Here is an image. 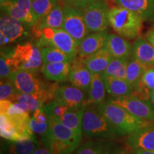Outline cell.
I'll return each instance as SVG.
<instances>
[{
    "instance_id": "1",
    "label": "cell",
    "mask_w": 154,
    "mask_h": 154,
    "mask_svg": "<svg viewBox=\"0 0 154 154\" xmlns=\"http://www.w3.org/2000/svg\"><path fill=\"white\" fill-rule=\"evenodd\" d=\"M82 139L54 116H49V128L41 136L42 144L51 154H72L80 146Z\"/></svg>"
},
{
    "instance_id": "2",
    "label": "cell",
    "mask_w": 154,
    "mask_h": 154,
    "mask_svg": "<svg viewBox=\"0 0 154 154\" xmlns=\"http://www.w3.org/2000/svg\"><path fill=\"white\" fill-rule=\"evenodd\" d=\"M96 106L111 123L119 136H130L154 124L153 121L138 118L109 100Z\"/></svg>"
},
{
    "instance_id": "3",
    "label": "cell",
    "mask_w": 154,
    "mask_h": 154,
    "mask_svg": "<svg viewBox=\"0 0 154 154\" xmlns=\"http://www.w3.org/2000/svg\"><path fill=\"white\" fill-rule=\"evenodd\" d=\"M143 19L137 14L121 7L109 9V26L118 35L134 39L140 35L143 29Z\"/></svg>"
},
{
    "instance_id": "4",
    "label": "cell",
    "mask_w": 154,
    "mask_h": 154,
    "mask_svg": "<svg viewBox=\"0 0 154 154\" xmlns=\"http://www.w3.org/2000/svg\"><path fill=\"white\" fill-rule=\"evenodd\" d=\"M34 29L36 37V45L41 49L44 47L57 48L76 59L79 52V44L63 29L45 27Z\"/></svg>"
},
{
    "instance_id": "5",
    "label": "cell",
    "mask_w": 154,
    "mask_h": 154,
    "mask_svg": "<svg viewBox=\"0 0 154 154\" xmlns=\"http://www.w3.org/2000/svg\"><path fill=\"white\" fill-rule=\"evenodd\" d=\"M82 133L86 137L111 138L118 136L116 131L96 105H88L83 117Z\"/></svg>"
},
{
    "instance_id": "6",
    "label": "cell",
    "mask_w": 154,
    "mask_h": 154,
    "mask_svg": "<svg viewBox=\"0 0 154 154\" xmlns=\"http://www.w3.org/2000/svg\"><path fill=\"white\" fill-rule=\"evenodd\" d=\"M12 59L17 70L37 72L43 65L41 49L32 42L17 45L13 49Z\"/></svg>"
},
{
    "instance_id": "7",
    "label": "cell",
    "mask_w": 154,
    "mask_h": 154,
    "mask_svg": "<svg viewBox=\"0 0 154 154\" xmlns=\"http://www.w3.org/2000/svg\"><path fill=\"white\" fill-rule=\"evenodd\" d=\"M61 29L72 36L79 45L91 32L84 21L83 9L74 8L69 5L63 7V22Z\"/></svg>"
},
{
    "instance_id": "8",
    "label": "cell",
    "mask_w": 154,
    "mask_h": 154,
    "mask_svg": "<svg viewBox=\"0 0 154 154\" xmlns=\"http://www.w3.org/2000/svg\"><path fill=\"white\" fill-rule=\"evenodd\" d=\"M1 10L5 15L20 21L29 27H34L39 19L32 9V0H4Z\"/></svg>"
},
{
    "instance_id": "9",
    "label": "cell",
    "mask_w": 154,
    "mask_h": 154,
    "mask_svg": "<svg viewBox=\"0 0 154 154\" xmlns=\"http://www.w3.org/2000/svg\"><path fill=\"white\" fill-rule=\"evenodd\" d=\"M84 18L91 32H106L109 26V9L102 0L96 2L82 9Z\"/></svg>"
},
{
    "instance_id": "10",
    "label": "cell",
    "mask_w": 154,
    "mask_h": 154,
    "mask_svg": "<svg viewBox=\"0 0 154 154\" xmlns=\"http://www.w3.org/2000/svg\"><path fill=\"white\" fill-rule=\"evenodd\" d=\"M28 26L20 21L4 15L0 19V45L7 44L24 39L29 35Z\"/></svg>"
},
{
    "instance_id": "11",
    "label": "cell",
    "mask_w": 154,
    "mask_h": 154,
    "mask_svg": "<svg viewBox=\"0 0 154 154\" xmlns=\"http://www.w3.org/2000/svg\"><path fill=\"white\" fill-rule=\"evenodd\" d=\"M37 72L26 70H18L9 78L19 94H34L43 91L51 84L44 82Z\"/></svg>"
},
{
    "instance_id": "12",
    "label": "cell",
    "mask_w": 154,
    "mask_h": 154,
    "mask_svg": "<svg viewBox=\"0 0 154 154\" xmlns=\"http://www.w3.org/2000/svg\"><path fill=\"white\" fill-rule=\"evenodd\" d=\"M109 101L123 107L138 118L154 122V106L151 101L140 99L134 96L112 98Z\"/></svg>"
},
{
    "instance_id": "13",
    "label": "cell",
    "mask_w": 154,
    "mask_h": 154,
    "mask_svg": "<svg viewBox=\"0 0 154 154\" xmlns=\"http://www.w3.org/2000/svg\"><path fill=\"white\" fill-rule=\"evenodd\" d=\"M54 99L66 106L69 109H78L87 105L84 91L73 85L59 86Z\"/></svg>"
},
{
    "instance_id": "14",
    "label": "cell",
    "mask_w": 154,
    "mask_h": 154,
    "mask_svg": "<svg viewBox=\"0 0 154 154\" xmlns=\"http://www.w3.org/2000/svg\"><path fill=\"white\" fill-rule=\"evenodd\" d=\"M125 143L131 151H154V124L128 136Z\"/></svg>"
},
{
    "instance_id": "15",
    "label": "cell",
    "mask_w": 154,
    "mask_h": 154,
    "mask_svg": "<svg viewBox=\"0 0 154 154\" xmlns=\"http://www.w3.org/2000/svg\"><path fill=\"white\" fill-rule=\"evenodd\" d=\"M92 73L90 72L80 57H76L72 63L69 82L72 85L83 91H88L91 82Z\"/></svg>"
},
{
    "instance_id": "16",
    "label": "cell",
    "mask_w": 154,
    "mask_h": 154,
    "mask_svg": "<svg viewBox=\"0 0 154 154\" xmlns=\"http://www.w3.org/2000/svg\"><path fill=\"white\" fill-rule=\"evenodd\" d=\"M109 34L106 32H93L88 34L79 47V57L84 59L104 47Z\"/></svg>"
},
{
    "instance_id": "17",
    "label": "cell",
    "mask_w": 154,
    "mask_h": 154,
    "mask_svg": "<svg viewBox=\"0 0 154 154\" xmlns=\"http://www.w3.org/2000/svg\"><path fill=\"white\" fill-rule=\"evenodd\" d=\"M119 7L137 14L144 21L154 19V0H114Z\"/></svg>"
},
{
    "instance_id": "18",
    "label": "cell",
    "mask_w": 154,
    "mask_h": 154,
    "mask_svg": "<svg viewBox=\"0 0 154 154\" xmlns=\"http://www.w3.org/2000/svg\"><path fill=\"white\" fill-rule=\"evenodd\" d=\"M104 47L113 58H130L133 45L126 38L114 34L108 35Z\"/></svg>"
},
{
    "instance_id": "19",
    "label": "cell",
    "mask_w": 154,
    "mask_h": 154,
    "mask_svg": "<svg viewBox=\"0 0 154 154\" xmlns=\"http://www.w3.org/2000/svg\"><path fill=\"white\" fill-rule=\"evenodd\" d=\"M71 68L72 63L70 62L49 63H43L41 71L47 80L60 82L69 80Z\"/></svg>"
},
{
    "instance_id": "20",
    "label": "cell",
    "mask_w": 154,
    "mask_h": 154,
    "mask_svg": "<svg viewBox=\"0 0 154 154\" xmlns=\"http://www.w3.org/2000/svg\"><path fill=\"white\" fill-rule=\"evenodd\" d=\"M131 56L149 68L154 67V47L146 38H138L134 42Z\"/></svg>"
},
{
    "instance_id": "21",
    "label": "cell",
    "mask_w": 154,
    "mask_h": 154,
    "mask_svg": "<svg viewBox=\"0 0 154 154\" xmlns=\"http://www.w3.org/2000/svg\"><path fill=\"white\" fill-rule=\"evenodd\" d=\"M106 92L112 98L126 97L132 95L134 88L125 79L103 76Z\"/></svg>"
},
{
    "instance_id": "22",
    "label": "cell",
    "mask_w": 154,
    "mask_h": 154,
    "mask_svg": "<svg viewBox=\"0 0 154 154\" xmlns=\"http://www.w3.org/2000/svg\"><path fill=\"white\" fill-rule=\"evenodd\" d=\"M112 59L109 51L103 47L97 52L82 59L92 74H103Z\"/></svg>"
},
{
    "instance_id": "23",
    "label": "cell",
    "mask_w": 154,
    "mask_h": 154,
    "mask_svg": "<svg viewBox=\"0 0 154 154\" xmlns=\"http://www.w3.org/2000/svg\"><path fill=\"white\" fill-rule=\"evenodd\" d=\"M118 149L113 143L105 140H89L76 150V154H116Z\"/></svg>"
},
{
    "instance_id": "24",
    "label": "cell",
    "mask_w": 154,
    "mask_h": 154,
    "mask_svg": "<svg viewBox=\"0 0 154 154\" xmlns=\"http://www.w3.org/2000/svg\"><path fill=\"white\" fill-rule=\"evenodd\" d=\"M88 91L87 105H96L105 101L106 89L101 74H92L91 84Z\"/></svg>"
},
{
    "instance_id": "25",
    "label": "cell",
    "mask_w": 154,
    "mask_h": 154,
    "mask_svg": "<svg viewBox=\"0 0 154 154\" xmlns=\"http://www.w3.org/2000/svg\"><path fill=\"white\" fill-rule=\"evenodd\" d=\"M148 69L149 68L147 66L131 56L127 64L125 79L132 86L134 90L140 84L142 76Z\"/></svg>"
},
{
    "instance_id": "26",
    "label": "cell",
    "mask_w": 154,
    "mask_h": 154,
    "mask_svg": "<svg viewBox=\"0 0 154 154\" xmlns=\"http://www.w3.org/2000/svg\"><path fill=\"white\" fill-rule=\"evenodd\" d=\"M88 105L78 109H69L60 119V121L75 134L82 137V124L84 111Z\"/></svg>"
},
{
    "instance_id": "27",
    "label": "cell",
    "mask_w": 154,
    "mask_h": 154,
    "mask_svg": "<svg viewBox=\"0 0 154 154\" xmlns=\"http://www.w3.org/2000/svg\"><path fill=\"white\" fill-rule=\"evenodd\" d=\"M63 7L61 5H57L43 18L38 20L37 24L34 26V29L49 27L53 29H61L63 22Z\"/></svg>"
},
{
    "instance_id": "28",
    "label": "cell",
    "mask_w": 154,
    "mask_h": 154,
    "mask_svg": "<svg viewBox=\"0 0 154 154\" xmlns=\"http://www.w3.org/2000/svg\"><path fill=\"white\" fill-rule=\"evenodd\" d=\"M49 126V116L44 107H41L32 112L30 119V128L34 134L43 136L47 131Z\"/></svg>"
},
{
    "instance_id": "29",
    "label": "cell",
    "mask_w": 154,
    "mask_h": 154,
    "mask_svg": "<svg viewBox=\"0 0 154 154\" xmlns=\"http://www.w3.org/2000/svg\"><path fill=\"white\" fill-rule=\"evenodd\" d=\"M0 134L2 138L11 142L24 140L17 132L12 119L3 113H0Z\"/></svg>"
},
{
    "instance_id": "30",
    "label": "cell",
    "mask_w": 154,
    "mask_h": 154,
    "mask_svg": "<svg viewBox=\"0 0 154 154\" xmlns=\"http://www.w3.org/2000/svg\"><path fill=\"white\" fill-rule=\"evenodd\" d=\"M43 63L70 62L72 63L76 59L63 52L61 50L51 47H44L41 48Z\"/></svg>"
},
{
    "instance_id": "31",
    "label": "cell",
    "mask_w": 154,
    "mask_h": 154,
    "mask_svg": "<svg viewBox=\"0 0 154 154\" xmlns=\"http://www.w3.org/2000/svg\"><path fill=\"white\" fill-rule=\"evenodd\" d=\"M40 144L35 137L18 141H13L9 145V154H33Z\"/></svg>"
},
{
    "instance_id": "32",
    "label": "cell",
    "mask_w": 154,
    "mask_h": 154,
    "mask_svg": "<svg viewBox=\"0 0 154 154\" xmlns=\"http://www.w3.org/2000/svg\"><path fill=\"white\" fill-rule=\"evenodd\" d=\"M128 59L129 58H113L107 68L101 74L103 76L125 79Z\"/></svg>"
},
{
    "instance_id": "33",
    "label": "cell",
    "mask_w": 154,
    "mask_h": 154,
    "mask_svg": "<svg viewBox=\"0 0 154 154\" xmlns=\"http://www.w3.org/2000/svg\"><path fill=\"white\" fill-rule=\"evenodd\" d=\"M13 49L1 51L0 57V76L1 79H9L17 72V69L12 59Z\"/></svg>"
},
{
    "instance_id": "34",
    "label": "cell",
    "mask_w": 154,
    "mask_h": 154,
    "mask_svg": "<svg viewBox=\"0 0 154 154\" xmlns=\"http://www.w3.org/2000/svg\"><path fill=\"white\" fill-rule=\"evenodd\" d=\"M60 0H32V9L38 19L43 18L54 7L59 4Z\"/></svg>"
},
{
    "instance_id": "35",
    "label": "cell",
    "mask_w": 154,
    "mask_h": 154,
    "mask_svg": "<svg viewBox=\"0 0 154 154\" xmlns=\"http://www.w3.org/2000/svg\"><path fill=\"white\" fill-rule=\"evenodd\" d=\"M19 93L9 79H1L0 82V100H10L15 101Z\"/></svg>"
},
{
    "instance_id": "36",
    "label": "cell",
    "mask_w": 154,
    "mask_h": 154,
    "mask_svg": "<svg viewBox=\"0 0 154 154\" xmlns=\"http://www.w3.org/2000/svg\"><path fill=\"white\" fill-rule=\"evenodd\" d=\"M44 109L49 116H54L60 119L69 110V108L54 99L44 106Z\"/></svg>"
},
{
    "instance_id": "37",
    "label": "cell",
    "mask_w": 154,
    "mask_h": 154,
    "mask_svg": "<svg viewBox=\"0 0 154 154\" xmlns=\"http://www.w3.org/2000/svg\"><path fill=\"white\" fill-rule=\"evenodd\" d=\"M140 84L149 91H154V67L148 69L144 72L140 80Z\"/></svg>"
},
{
    "instance_id": "38",
    "label": "cell",
    "mask_w": 154,
    "mask_h": 154,
    "mask_svg": "<svg viewBox=\"0 0 154 154\" xmlns=\"http://www.w3.org/2000/svg\"><path fill=\"white\" fill-rule=\"evenodd\" d=\"M67 5L77 9H84L88 5L101 0H66Z\"/></svg>"
},
{
    "instance_id": "39",
    "label": "cell",
    "mask_w": 154,
    "mask_h": 154,
    "mask_svg": "<svg viewBox=\"0 0 154 154\" xmlns=\"http://www.w3.org/2000/svg\"><path fill=\"white\" fill-rule=\"evenodd\" d=\"M145 38L154 47V26H152V27L146 32Z\"/></svg>"
},
{
    "instance_id": "40",
    "label": "cell",
    "mask_w": 154,
    "mask_h": 154,
    "mask_svg": "<svg viewBox=\"0 0 154 154\" xmlns=\"http://www.w3.org/2000/svg\"><path fill=\"white\" fill-rule=\"evenodd\" d=\"M33 154H51V153L44 146H42L39 145L34 151Z\"/></svg>"
},
{
    "instance_id": "41",
    "label": "cell",
    "mask_w": 154,
    "mask_h": 154,
    "mask_svg": "<svg viewBox=\"0 0 154 154\" xmlns=\"http://www.w3.org/2000/svg\"><path fill=\"white\" fill-rule=\"evenodd\" d=\"M132 154H154V151H134Z\"/></svg>"
},
{
    "instance_id": "42",
    "label": "cell",
    "mask_w": 154,
    "mask_h": 154,
    "mask_svg": "<svg viewBox=\"0 0 154 154\" xmlns=\"http://www.w3.org/2000/svg\"><path fill=\"white\" fill-rule=\"evenodd\" d=\"M116 154H131V153H130L128 149H118V151H116Z\"/></svg>"
},
{
    "instance_id": "43",
    "label": "cell",
    "mask_w": 154,
    "mask_h": 154,
    "mask_svg": "<svg viewBox=\"0 0 154 154\" xmlns=\"http://www.w3.org/2000/svg\"><path fill=\"white\" fill-rule=\"evenodd\" d=\"M151 101L152 103V104L154 106V91H152L151 93Z\"/></svg>"
},
{
    "instance_id": "44",
    "label": "cell",
    "mask_w": 154,
    "mask_h": 154,
    "mask_svg": "<svg viewBox=\"0 0 154 154\" xmlns=\"http://www.w3.org/2000/svg\"><path fill=\"white\" fill-rule=\"evenodd\" d=\"M2 1H4V0H0V2H2Z\"/></svg>"
}]
</instances>
